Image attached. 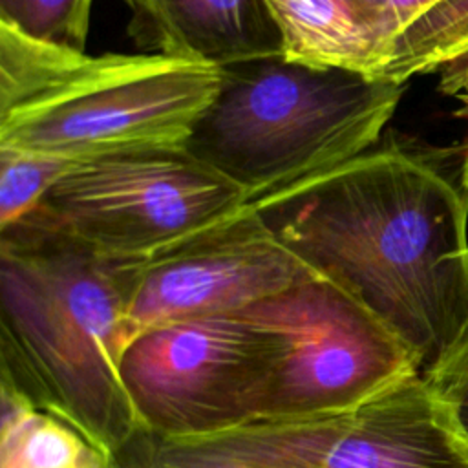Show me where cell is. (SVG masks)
Here are the masks:
<instances>
[{
  "mask_svg": "<svg viewBox=\"0 0 468 468\" xmlns=\"http://www.w3.org/2000/svg\"><path fill=\"white\" fill-rule=\"evenodd\" d=\"M91 0H0V18L24 33L84 48Z\"/></svg>",
  "mask_w": 468,
  "mask_h": 468,
  "instance_id": "cell-16",
  "label": "cell"
},
{
  "mask_svg": "<svg viewBox=\"0 0 468 468\" xmlns=\"http://www.w3.org/2000/svg\"><path fill=\"white\" fill-rule=\"evenodd\" d=\"M446 157L380 141L249 203L316 276L397 333L422 373L468 342V190Z\"/></svg>",
  "mask_w": 468,
  "mask_h": 468,
  "instance_id": "cell-1",
  "label": "cell"
},
{
  "mask_svg": "<svg viewBox=\"0 0 468 468\" xmlns=\"http://www.w3.org/2000/svg\"><path fill=\"white\" fill-rule=\"evenodd\" d=\"M137 271L35 210L0 229L2 386L108 457L139 428L121 375Z\"/></svg>",
  "mask_w": 468,
  "mask_h": 468,
  "instance_id": "cell-2",
  "label": "cell"
},
{
  "mask_svg": "<svg viewBox=\"0 0 468 468\" xmlns=\"http://www.w3.org/2000/svg\"><path fill=\"white\" fill-rule=\"evenodd\" d=\"M0 468H106L108 455L62 419L2 386Z\"/></svg>",
  "mask_w": 468,
  "mask_h": 468,
  "instance_id": "cell-13",
  "label": "cell"
},
{
  "mask_svg": "<svg viewBox=\"0 0 468 468\" xmlns=\"http://www.w3.org/2000/svg\"><path fill=\"white\" fill-rule=\"evenodd\" d=\"M263 2L280 31L287 60L377 75L380 7L364 0Z\"/></svg>",
  "mask_w": 468,
  "mask_h": 468,
  "instance_id": "cell-11",
  "label": "cell"
},
{
  "mask_svg": "<svg viewBox=\"0 0 468 468\" xmlns=\"http://www.w3.org/2000/svg\"><path fill=\"white\" fill-rule=\"evenodd\" d=\"M247 309L283 344L263 420L338 413L422 373L397 333L320 276Z\"/></svg>",
  "mask_w": 468,
  "mask_h": 468,
  "instance_id": "cell-7",
  "label": "cell"
},
{
  "mask_svg": "<svg viewBox=\"0 0 468 468\" xmlns=\"http://www.w3.org/2000/svg\"><path fill=\"white\" fill-rule=\"evenodd\" d=\"M402 93L404 84L283 55L232 64L186 150L252 203L378 144Z\"/></svg>",
  "mask_w": 468,
  "mask_h": 468,
  "instance_id": "cell-4",
  "label": "cell"
},
{
  "mask_svg": "<svg viewBox=\"0 0 468 468\" xmlns=\"http://www.w3.org/2000/svg\"><path fill=\"white\" fill-rule=\"evenodd\" d=\"M223 68L163 53H102L0 18V148L69 163L179 150Z\"/></svg>",
  "mask_w": 468,
  "mask_h": 468,
  "instance_id": "cell-3",
  "label": "cell"
},
{
  "mask_svg": "<svg viewBox=\"0 0 468 468\" xmlns=\"http://www.w3.org/2000/svg\"><path fill=\"white\" fill-rule=\"evenodd\" d=\"M318 278L247 205L229 221L139 261L130 342L148 329L238 313Z\"/></svg>",
  "mask_w": 468,
  "mask_h": 468,
  "instance_id": "cell-9",
  "label": "cell"
},
{
  "mask_svg": "<svg viewBox=\"0 0 468 468\" xmlns=\"http://www.w3.org/2000/svg\"><path fill=\"white\" fill-rule=\"evenodd\" d=\"M203 439L256 468H468V444L422 373L338 413L258 420Z\"/></svg>",
  "mask_w": 468,
  "mask_h": 468,
  "instance_id": "cell-8",
  "label": "cell"
},
{
  "mask_svg": "<svg viewBox=\"0 0 468 468\" xmlns=\"http://www.w3.org/2000/svg\"><path fill=\"white\" fill-rule=\"evenodd\" d=\"M130 35L150 53L227 68L283 55L263 0H122Z\"/></svg>",
  "mask_w": 468,
  "mask_h": 468,
  "instance_id": "cell-10",
  "label": "cell"
},
{
  "mask_svg": "<svg viewBox=\"0 0 468 468\" xmlns=\"http://www.w3.org/2000/svg\"><path fill=\"white\" fill-rule=\"evenodd\" d=\"M106 468H256L208 439H174L137 428Z\"/></svg>",
  "mask_w": 468,
  "mask_h": 468,
  "instance_id": "cell-14",
  "label": "cell"
},
{
  "mask_svg": "<svg viewBox=\"0 0 468 468\" xmlns=\"http://www.w3.org/2000/svg\"><path fill=\"white\" fill-rule=\"evenodd\" d=\"M461 181L463 186L468 190V146L464 148V155L461 159Z\"/></svg>",
  "mask_w": 468,
  "mask_h": 468,
  "instance_id": "cell-19",
  "label": "cell"
},
{
  "mask_svg": "<svg viewBox=\"0 0 468 468\" xmlns=\"http://www.w3.org/2000/svg\"><path fill=\"white\" fill-rule=\"evenodd\" d=\"M468 57V0H384L377 79L404 84Z\"/></svg>",
  "mask_w": 468,
  "mask_h": 468,
  "instance_id": "cell-12",
  "label": "cell"
},
{
  "mask_svg": "<svg viewBox=\"0 0 468 468\" xmlns=\"http://www.w3.org/2000/svg\"><path fill=\"white\" fill-rule=\"evenodd\" d=\"M450 422L468 444V342L437 367L422 373Z\"/></svg>",
  "mask_w": 468,
  "mask_h": 468,
  "instance_id": "cell-17",
  "label": "cell"
},
{
  "mask_svg": "<svg viewBox=\"0 0 468 468\" xmlns=\"http://www.w3.org/2000/svg\"><path fill=\"white\" fill-rule=\"evenodd\" d=\"M439 90L459 101V108L455 112L457 117L468 119V57L459 60L457 64L448 66L442 69Z\"/></svg>",
  "mask_w": 468,
  "mask_h": 468,
  "instance_id": "cell-18",
  "label": "cell"
},
{
  "mask_svg": "<svg viewBox=\"0 0 468 468\" xmlns=\"http://www.w3.org/2000/svg\"><path fill=\"white\" fill-rule=\"evenodd\" d=\"M282 356L278 331L241 309L144 331L121 375L141 428L203 439L263 420Z\"/></svg>",
  "mask_w": 468,
  "mask_h": 468,
  "instance_id": "cell-5",
  "label": "cell"
},
{
  "mask_svg": "<svg viewBox=\"0 0 468 468\" xmlns=\"http://www.w3.org/2000/svg\"><path fill=\"white\" fill-rule=\"evenodd\" d=\"M364 2H367V4H371V5H375V7H380L384 0H364Z\"/></svg>",
  "mask_w": 468,
  "mask_h": 468,
  "instance_id": "cell-20",
  "label": "cell"
},
{
  "mask_svg": "<svg viewBox=\"0 0 468 468\" xmlns=\"http://www.w3.org/2000/svg\"><path fill=\"white\" fill-rule=\"evenodd\" d=\"M245 192L186 148L73 165L35 208L97 252L150 260L247 208Z\"/></svg>",
  "mask_w": 468,
  "mask_h": 468,
  "instance_id": "cell-6",
  "label": "cell"
},
{
  "mask_svg": "<svg viewBox=\"0 0 468 468\" xmlns=\"http://www.w3.org/2000/svg\"><path fill=\"white\" fill-rule=\"evenodd\" d=\"M77 163L0 148V229L29 216Z\"/></svg>",
  "mask_w": 468,
  "mask_h": 468,
  "instance_id": "cell-15",
  "label": "cell"
}]
</instances>
